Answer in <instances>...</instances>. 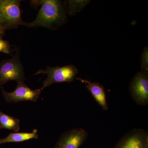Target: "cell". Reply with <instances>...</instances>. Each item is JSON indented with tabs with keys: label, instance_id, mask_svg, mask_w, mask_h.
Returning <instances> with one entry per match:
<instances>
[{
	"label": "cell",
	"instance_id": "6",
	"mask_svg": "<svg viewBox=\"0 0 148 148\" xmlns=\"http://www.w3.org/2000/svg\"><path fill=\"white\" fill-rule=\"evenodd\" d=\"M17 86L12 92H6L1 87L2 93L7 102L18 103L21 101H31L35 102L39 97L42 90L40 89H31L24 82L17 83Z\"/></svg>",
	"mask_w": 148,
	"mask_h": 148
},
{
	"label": "cell",
	"instance_id": "10",
	"mask_svg": "<svg viewBox=\"0 0 148 148\" xmlns=\"http://www.w3.org/2000/svg\"><path fill=\"white\" fill-rule=\"evenodd\" d=\"M33 139H38L37 129L33 130L31 132H11L7 137L0 140V145L6 143H21Z\"/></svg>",
	"mask_w": 148,
	"mask_h": 148
},
{
	"label": "cell",
	"instance_id": "4",
	"mask_svg": "<svg viewBox=\"0 0 148 148\" xmlns=\"http://www.w3.org/2000/svg\"><path fill=\"white\" fill-rule=\"evenodd\" d=\"M25 79L19 51L16 50V53L11 58L3 60L0 64V85H3L9 81L24 82Z\"/></svg>",
	"mask_w": 148,
	"mask_h": 148
},
{
	"label": "cell",
	"instance_id": "12",
	"mask_svg": "<svg viewBox=\"0 0 148 148\" xmlns=\"http://www.w3.org/2000/svg\"><path fill=\"white\" fill-rule=\"evenodd\" d=\"M87 1H68L65 2L67 7V12L69 15H73L82 10L89 2Z\"/></svg>",
	"mask_w": 148,
	"mask_h": 148
},
{
	"label": "cell",
	"instance_id": "7",
	"mask_svg": "<svg viewBox=\"0 0 148 148\" xmlns=\"http://www.w3.org/2000/svg\"><path fill=\"white\" fill-rule=\"evenodd\" d=\"M87 130L76 128L66 131L61 135L55 148H79L88 136Z\"/></svg>",
	"mask_w": 148,
	"mask_h": 148
},
{
	"label": "cell",
	"instance_id": "2",
	"mask_svg": "<svg viewBox=\"0 0 148 148\" xmlns=\"http://www.w3.org/2000/svg\"><path fill=\"white\" fill-rule=\"evenodd\" d=\"M21 1L0 0V23L6 29H16L19 26H27L21 17Z\"/></svg>",
	"mask_w": 148,
	"mask_h": 148
},
{
	"label": "cell",
	"instance_id": "5",
	"mask_svg": "<svg viewBox=\"0 0 148 148\" xmlns=\"http://www.w3.org/2000/svg\"><path fill=\"white\" fill-rule=\"evenodd\" d=\"M130 92L132 99L138 105L147 106L148 104V72H138L132 78L130 84Z\"/></svg>",
	"mask_w": 148,
	"mask_h": 148
},
{
	"label": "cell",
	"instance_id": "9",
	"mask_svg": "<svg viewBox=\"0 0 148 148\" xmlns=\"http://www.w3.org/2000/svg\"><path fill=\"white\" fill-rule=\"evenodd\" d=\"M81 82L84 84L86 87L88 89L96 102L105 110L108 109L106 92L103 86L98 82H92L88 80L77 78Z\"/></svg>",
	"mask_w": 148,
	"mask_h": 148
},
{
	"label": "cell",
	"instance_id": "13",
	"mask_svg": "<svg viewBox=\"0 0 148 148\" xmlns=\"http://www.w3.org/2000/svg\"><path fill=\"white\" fill-rule=\"evenodd\" d=\"M12 46L9 42L3 39V38L0 37V52L10 54L12 51Z\"/></svg>",
	"mask_w": 148,
	"mask_h": 148
},
{
	"label": "cell",
	"instance_id": "3",
	"mask_svg": "<svg viewBox=\"0 0 148 148\" xmlns=\"http://www.w3.org/2000/svg\"><path fill=\"white\" fill-rule=\"evenodd\" d=\"M78 70L72 64L61 67H47L45 69L39 70L34 75L44 74L47 75L46 79L43 82L41 90L55 83L71 82L75 79Z\"/></svg>",
	"mask_w": 148,
	"mask_h": 148
},
{
	"label": "cell",
	"instance_id": "8",
	"mask_svg": "<svg viewBox=\"0 0 148 148\" xmlns=\"http://www.w3.org/2000/svg\"><path fill=\"white\" fill-rule=\"evenodd\" d=\"M148 135L144 130L135 129L124 135L115 148H148Z\"/></svg>",
	"mask_w": 148,
	"mask_h": 148
},
{
	"label": "cell",
	"instance_id": "11",
	"mask_svg": "<svg viewBox=\"0 0 148 148\" xmlns=\"http://www.w3.org/2000/svg\"><path fill=\"white\" fill-rule=\"evenodd\" d=\"M2 129L18 132L20 130V121L0 111V130Z\"/></svg>",
	"mask_w": 148,
	"mask_h": 148
},
{
	"label": "cell",
	"instance_id": "15",
	"mask_svg": "<svg viewBox=\"0 0 148 148\" xmlns=\"http://www.w3.org/2000/svg\"><path fill=\"white\" fill-rule=\"evenodd\" d=\"M6 30V29H5V27L0 23V37L3 38L5 34Z\"/></svg>",
	"mask_w": 148,
	"mask_h": 148
},
{
	"label": "cell",
	"instance_id": "14",
	"mask_svg": "<svg viewBox=\"0 0 148 148\" xmlns=\"http://www.w3.org/2000/svg\"><path fill=\"white\" fill-rule=\"evenodd\" d=\"M148 48L145 47L142 55V69L143 71H148Z\"/></svg>",
	"mask_w": 148,
	"mask_h": 148
},
{
	"label": "cell",
	"instance_id": "1",
	"mask_svg": "<svg viewBox=\"0 0 148 148\" xmlns=\"http://www.w3.org/2000/svg\"><path fill=\"white\" fill-rule=\"evenodd\" d=\"M30 3L36 8L40 5L41 7L35 20L31 23H27V27L54 29L64 23L66 19V12L61 1H32Z\"/></svg>",
	"mask_w": 148,
	"mask_h": 148
}]
</instances>
